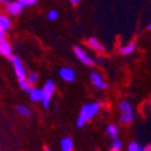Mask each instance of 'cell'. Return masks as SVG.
I'll use <instances>...</instances> for the list:
<instances>
[{
  "mask_svg": "<svg viewBox=\"0 0 151 151\" xmlns=\"http://www.w3.org/2000/svg\"><path fill=\"white\" fill-rule=\"evenodd\" d=\"M100 108H101V102L88 103V104L83 106L82 109H81V113H79V116L77 119V126L78 127H83L89 120H91L93 116L97 114Z\"/></svg>",
  "mask_w": 151,
  "mask_h": 151,
  "instance_id": "1",
  "label": "cell"
},
{
  "mask_svg": "<svg viewBox=\"0 0 151 151\" xmlns=\"http://www.w3.org/2000/svg\"><path fill=\"white\" fill-rule=\"evenodd\" d=\"M11 63H12V66H13V70H14V74L18 81H22V79H27V70L24 67V64L23 61L21 60L19 56L17 55H12L11 56Z\"/></svg>",
  "mask_w": 151,
  "mask_h": 151,
  "instance_id": "2",
  "label": "cell"
},
{
  "mask_svg": "<svg viewBox=\"0 0 151 151\" xmlns=\"http://www.w3.org/2000/svg\"><path fill=\"white\" fill-rule=\"evenodd\" d=\"M119 109L121 111L120 115V121L124 124H129L133 120V110H132V107L129 104L128 101H122L119 104Z\"/></svg>",
  "mask_w": 151,
  "mask_h": 151,
  "instance_id": "3",
  "label": "cell"
},
{
  "mask_svg": "<svg viewBox=\"0 0 151 151\" xmlns=\"http://www.w3.org/2000/svg\"><path fill=\"white\" fill-rule=\"evenodd\" d=\"M73 53H74V55L78 58V60L82 61L84 65H86V66H92L93 64H95L93 59H91L90 56L84 52V49H82L81 47H74Z\"/></svg>",
  "mask_w": 151,
  "mask_h": 151,
  "instance_id": "4",
  "label": "cell"
},
{
  "mask_svg": "<svg viewBox=\"0 0 151 151\" xmlns=\"http://www.w3.org/2000/svg\"><path fill=\"white\" fill-rule=\"evenodd\" d=\"M23 6L22 4L18 1V0H16V1H10L9 4H6V7H5V12L10 16H18V14H21L22 11H23Z\"/></svg>",
  "mask_w": 151,
  "mask_h": 151,
  "instance_id": "5",
  "label": "cell"
},
{
  "mask_svg": "<svg viewBox=\"0 0 151 151\" xmlns=\"http://www.w3.org/2000/svg\"><path fill=\"white\" fill-rule=\"evenodd\" d=\"M0 55H3L4 58H7V59H11V56L13 55L11 43L7 41L6 37L0 39Z\"/></svg>",
  "mask_w": 151,
  "mask_h": 151,
  "instance_id": "6",
  "label": "cell"
},
{
  "mask_svg": "<svg viewBox=\"0 0 151 151\" xmlns=\"http://www.w3.org/2000/svg\"><path fill=\"white\" fill-rule=\"evenodd\" d=\"M27 93L29 95V99H30L32 102H42V100H43V97H45L43 90L36 88V86H31Z\"/></svg>",
  "mask_w": 151,
  "mask_h": 151,
  "instance_id": "7",
  "label": "cell"
},
{
  "mask_svg": "<svg viewBox=\"0 0 151 151\" xmlns=\"http://www.w3.org/2000/svg\"><path fill=\"white\" fill-rule=\"evenodd\" d=\"M90 81H91V83L93 85H95L96 88H99V89H107V84L103 81L102 76L96 71H93V72L90 73Z\"/></svg>",
  "mask_w": 151,
  "mask_h": 151,
  "instance_id": "8",
  "label": "cell"
},
{
  "mask_svg": "<svg viewBox=\"0 0 151 151\" xmlns=\"http://www.w3.org/2000/svg\"><path fill=\"white\" fill-rule=\"evenodd\" d=\"M59 74H60V77H61L63 81L68 82V83H71V82H73L76 79V73L70 67H63V68H60Z\"/></svg>",
  "mask_w": 151,
  "mask_h": 151,
  "instance_id": "9",
  "label": "cell"
},
{
  "mask_svg": "<svg viewBox=\"0 0 151 151\" xmlns=\"http://www.w3.org/2000/svg\"><path fill=\"white\" fill-rule=\"evenodd\" d=\"M43 92H45V96H48V97H52L53 93L55 92V84L52 79H48L46 81L45 85H43Z\"/></svg>",
  "mask_w": 151,
  "mask_h": 151,
  "instance_id": "10",
  "label": "cell"
},
{
  "mask_svg": "<svg viewBox=\"0 0 151 151\" xmlns=\"http://www.w3.org/2000/svg\"><path fill=\"white\" fill-rule=\"evenodd\" d=\"M11 19L10 17H7V14H1L0 13V29L4 30V31H7L11 29Z\"/></svg>",
  "mask_w": 151,
  "mask_h": 151,
  "instance_id": "11",
  "label": "cell"
},
{
  "mask_svg": "<svg viewBox=\"0 0 151 151\" xmlns=\"http://www.w3.org/2000/svg\"><path fill=\"white\" fill-rule=\"evenodd\" d=\"M73 146H74L73 140L70 137H65L60 142V149H61V151H72L73 150Z\"/></svg>",
  "mask_w": 151,
  "mask_h": 151,
  "instance_id": "12",
  "label": "cell"
},
{
  "mask_svg": "<svg viewBox=\"0 0 151 151\" xmlns=\"http://www.w3.org/2000/svg\"><path fill=\"white\" fill-rule=\"evenodd\" d=\"M88 45L93 49V50H97V52H104V47L99 42V40L96 37H90L88 40Z\"/></svg>",
  "mask_w": 151,
  "mask_h": 151,
  "instance_id": "13",
  "label": "cell"
},
{
  "mask_svg": "<svg viewBox=\"0 0 151 151\" xmlns=\"http://www.w3.org/2000/svg\"><path fill=\"white\" fill-rule=\"evenodd\" d=\"M134 49H136V45H134L133 42H131V43H128V45H126V46H122V47L119 49V53L122 54V55H128V54H131V53H133Z\"/></svg>",
  "mask_w": 151,
  "mask_h": 151,
  "instance_id": "14",
  "label": "cell"
},
{
  "mask_svg": "<svg viewBox=\"0 0 151 151\" xmlns=\"http://www.w3.org/2000/svg\"><path fill=\"white\" fill-rule=\"evenodd\" d=\"M106 132H107V134L111 138V139H115V138H118V133H119V129H118V127H116V125H108L107 126V129H106Z\"/></svg>",
  "mask_w": 151,
  "mask_h": 151,
  "instance_id": "15",
  "label": "cell"
},
{
  "mask_svg": "<svg viewBox=\"0 0 151 151\" xmlns=\"http://www.w3.org/2000/svg\"><path fill=\"white\" fill-rule=\"evenodd\" d=\"M16 111H17L19 115H22V116H29V115L31 114L29 107H27V106H24V104H18V106L16 107Z\"/></svg>",
  "mask_w": 151,
  "mask_h": 151,
  "instance_id": "16",
  "label": "cell"
},
{
  "mask_svg": "<svg viewBox=\"0 0 151 151\" xmlns=\"http://www.w3.org/2000/svg\"><path fill=\"white\" fill-rule=\"evenodd\" d=\"M37 81H39V74H37L36 72H30L29 74H27V82L30 86H34Z\"/></svg>",
  "mask_w": 151,
  "mask_h": 151,
  "instance_id": "17",
  "label": "cell"
},
{
  "mask_svg": "<svg viewBox=\"0 0 151 151\" xmlns=\"http://www.w3.org/2000/svg\"><path fill=\"white\" fill-rule=\"evenodd\" d=\"M127 151H146V147L142 146V145L138 144L137 142H132V143L128 145Z\"/></svg>",
  "mask_w": 151,
  "mask_h": 151,
  "instance_id": "18",
  "label": "cell"
},
{
  "mask_svg": "<svg viewBox=\"0 0 151 151\" xmlns=\"http://www.w3.org/2000/svg\"><path fill=\"white\" fill-rule=\"evenodd\" d=\"M114 142H113V144H111V151H119L121 147H122V142L121 140H119L118 138H115V139H113Z\"/></svg>",
  "mask_w": 151,
  "mask_h": 151,
  "instance_id": "19",
  "label": "cell"
},
{
  "mask_svg": "<svg viewBox=\"0 0 151 151\" xmlns=\"http://www.w3.org/2000/svg\"><path fill=\"white\" fill-rule=\"evenodd\" d=\"M18 83H19V88L24 91V92H28L29 91V89L31 88L29 84H28V82H27V79H22V81H18Z\"/></svg>",
  "mask_w": 151,
  "mask_h": 151,
  "instance_id": "20",
  "label": "cell"
},
{
  "mask_svg": "<svg viewBox=\"0 0 151 151\" xmlns=\"http://www.w3.org/2000/svg\"><path fill=\"white\" fill-rule=\"evenodd\" d=\"M21 4H22V6L23 7H29V6H32V5H35L39 0H18Z\"/></svg>",
  "mask_w": 151,
  "mask_h": 151,
  "instance_id": "21",
  "label": "cell"
},
{
  "mask_svg": "<svg viewBox=\"0 0 151 151\" xmlns=\"http://www.w3.org/2000/svg\"><path fill=\"white\" fill-rule=\"evenodd\" d=\"M59 13L56 10H50L48 13H47V17H48V19L49 21H56V18H58Z\"/></svg>",
  "mask_w": 151,
  "mask_h": 151,
  "instance_id": "22",
  "label": "cell"
},
{
  "mask_svg": "<svg viewBox=\"0 0 151 151\" xmlns=\"http://www.w3.org/2000/svg\"><path fill=\"white\" fill-rule=\"evenodd\" d=\"M68 1L72 4V5H77V4H79L82 0H68Z\"/></svg>",
  "mask_w": 151,
  "mask_h": 151,
  "instance_id": "23",
  "label": "cell"
},
{
  "mask_svg": "<svg viewBox=\"0 0 151 151\" xmlns=\"http://www.w3.org/2000/svg\"><path fill=\"white\" fill-rule=\"evenodd\" d=\"M5 34H6V31L0 29V39H1V37H5Z\"/></svg>",
  "mask_w": 151,
  "mask_h": 151,
  "instance_id": "24",
  "label": "cell"
},
{
  "mask_svg": "<svg viewBox=\"0 0 151 151\" xmlns=\"http://www.w3.org/2000/svg\"><path fill=\"white\" fill-rule=\"evenodd\" d=\"M10 1H12V0H0V3H1V4H4V5H6V4H9Z\"/></svg>",
  "mask_w": 151,
  "mask_h": 151,
  "instance_id": "25",
  "label": "cell"
},
{
  "mask_svg": "<svg viewBox=\"0 0 151 151\" xmlns=\"http://www.w3.org/2000/svg\"><path fill=\"white\" fill-rule=\"evenodd\" d=\"M146 151H151V144H150V145L146 147Z\"/></svg>",
  "mask_w": 151,
  "mask_h": 151,
  "instance_id": "26",
  "label": "cell"
},
{
  "mask_svg": "<svg viewBox=\"0 0 151 151\" xmlns=\"http://www.w3.org/2000/svg\"><path fill=\"white\" fill-rule=\"evenodd\" d=\"M45 151H52V150H50L49 147H46V149H45Z\"/></svg>",
  "mask_w": 151,
  "mask_h": 151,
  "instance_id": "27",
  "label": "cell"
},
{
  "mask_svg": "<svg viewBox=\"0 0 151 151\" xmlns=\"http://www.w3.org/2000/svg\"><path fill=\"white\" fill-rule=\"evenodd\" d=\"M149 29H150V30H151V23H150V24H149Z\"/></svg>",
  "mask_w": 151,
  "mask_h": 151,
  "instance_id": "28",
  "label": "cell"
},
{
  "mask_svg": "<svg viewBox=\"0 0 151 151\" xmlns=\"http://www.w3.org/2000/svg\"><path fill=\"white\" fill-rule=\"evenodd\" d=\"M149 104H150V110H151V100H150V103Z\"/></svg>",
  "mask_w": 151,
  "mask_h": 151,
  "instance_id": "29",
  "label": "cell"
}]
</instances>
